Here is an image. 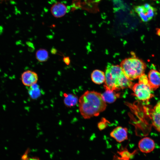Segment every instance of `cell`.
Masks as SVG:
<instances>
[{"mask_svg": "<svg viewBox=\"0 0 160 160\" xmlns=\"http://www.w3.org/2000/svg\"><path fill=\"white\" fill-rule=\"evenodd\" d=\"M65 98L64 102L65 105L67 107H72L75 105L78 102V98L76 96L73 94L64 95Z\"/></svg>", "mask_w": 160, "mask_h": 160, "instance_id": "cell-15", "label": "cell"}, {"mask_svg": "<svg viewBox=\"0 0 160 160\" xmlns=\"http://www.w3.org/2000/svg\"><path fill=\"white\" fill-rule=\"evenodd\" d=\"M157 33L158 35L160 36V28H158L157 29Z\"/></svg>", "mask_w": 160, "mask_h": 160, "instance_id": "cell-23", "label": "cell"}, {"mask_svg": "<svg viewBox=\"0 0 160 160\" xmlns=\"http://www.w3.org/2000/svg\"><path fill=\"white\" fill-rule=\"evenodd\" d=\"M63 60L64 62L67 65H68L70 64V60L69 57H64L63 58Z\"/></svg>", "mask_w": 160, "mask_h": 160, "instance_id": "cell-20", "label": "cell"}, {"mask_svg": "<svg viewBox=\"0 0 160 160\" xmlns=\"http://www.w3.org/2000/svg\"><path fill=\"white\" fill-rule=\"evenodd\" d=\"M21 79L23 84L29 87L36 83L38 80V76L35 72L30 70L24 72L21 75Z\"/></svg>", "mask_w": 160, "mask_h": 160, "instance_id": "cell-6", "label": "cell"}, {"mask_svg": "<svg viewBox=\"0 0 160 160\" xmlns=\"http://www.w3.org/2000/svg\"><path fill=\"white\" fill-rule=\"evenodd\" d=\"M36 57L37 60L40 62L46 61L49 58L48 52L45 49H39L36 52Z\"/></svg>", "mask_w": 160, "mask_h": 160, "instance_id": "cell-16", "label": "cell"}, {"mask_svg": "<svg viewBox=\"0 0 160 160\" xmlns=\"http://www.w3.org/2000/svg\"><path fill=\"white\" fill-rule=\"evenodd\" d=\"M52 53L53 54H55L56 52V49L54 48H53L51 50Z\"/></svg>", "mask_w": 160, "mask_h": 160, "instance_id": "cell-22", "label": "cell"}, {"mask_svg": "<svg viewBox=\"0 0 160 160\" xmlns=\"http://www.w3.org/2000/svg\"><path fill=\"white\" fill-rule=\"evenodd\" d=\"M98 127L100 129H104L106 127V124L105 122H100L98 125Z\"/></svg>", "mask_w": 160, "mask_h": 160, "instance_id": "cell-21", "label": "cell"}, {"mask_svg": "<svg viewBox=\"0 0 160 160\" xmlns=\"http://www.w3.org/2000/svg\"><path fill=\"white\" fill-rule=\"evenodd\" d=\"M121 66L126 76L132 80L138 78L144 73L146 65L142 60L133 57L123 60Z\"/></svg>", "mask_w": 160, "mask_h": 160, "instance_id": "cell-2", "label": "cell"}, {"mask_svg": "<svg viewBox=\"0 0 160 160\" xmlns=\"http://www.w3.org/2000/svg\"><path fill=\"white\" fill-rule=\"evenodd\" d=\"M134 10L142 21L144 22L151 20L155 15L156 12L155 8L147 3L136 6Z\"/></svg>", "mask_w": 160, "mask_h": 160, "instance_id": "cell-5", "label": "cell"}, {"mask_svg": "<svg viewBox=\"0 0 160 160\" xmlns=\"http://www.w3.org/2000/svg\"><path fill=\"white\" fill-rule=\"evenodd\" d=\"M151 118L153 126L160 132V102L157 103L152 109Z\"/></svg>", "mask_w": 160, "mask_h": 160, "instance_id": "cell-11", "label": "cell"}, {"mask_svg": "<svg viewBox=\"0 0 160 160\" xmlns=\"http://www.w3.org/2000/svg\"><path fill=\"white\" fill-rule=\"evenodd\" d=\"M124 73L121 66L108 64L105 72V87L113 91L118 90V80Z\"/></svg>", "mask_w": 160, "mask_h": 160, "instance_id": "cell-3", "label": "cell"}, {"mask_svg": "<svg viewBox=\"0 0 160 160\" xmlns=\"http://www.w3.org/2000/svg\"><path fill=\"white\" fill-rule=\"evenodd\" d=\"M68 7L62 2H56L51 6V12L53 16L55 17H62L68 12Z\"/></svg>", "mask_w": 160, "mask_h": 160, "instance_id": "cell-7", "label": "cell"}, {"mask_svg": "<svg viewBox=\"0 0 160 160\" xmlns=\"http://www.w3.org/2000/svg\"><path fill=\"white\" fill-rule=\"evenodd\" d=\"M28 87V94L30 97L32 99H36L41 95V90L39 86L36 83Z\"/></svg>", "mask_w": 160, "mask_h": 160, "instance_id": "cell-14", "label": "cell"}, {"mask_svg": "<svg viewBox=\"0 0 160 160\" xmlns=\"http://www.w3.org/2000/svg\"><path fill=\"white\" fill-rule=\"evenodd\" d=\"M148 83L152 91L155 90L160 86V71L152 69L148 76Z\"/></svg>", "mask_w": 160, "mask_h": 160, "instance_id": "cell-8", "label": "cell"}, {"mask_svg": "<svg viewBox=\"0 0 160 160\" xmlns=\"http://www.w3.org/2000/svg\"><path fill=\"white\" fill-rule=\"evenodd\" d=\"M127 134V128L118 126L113 130L110 135L117 142L121 143L128 139Z\"/></svg>", "mask_w": 160, "mask_h": 160, "instance_id": "cell-9", "label": "cell"}, {"mask_svg": "<svg viewBox=\"0 0 160 160\" xmlns=\"http://www.w3.org/2000/svg\"><path fill=\"white\" fill-rule=\"evenodd\" d=\"M103 98L106 103H109L115 101L119 97L120 95L116 93L114 91L108 89H105V91L102 94Z\"/></svg>", "mask_w": 160, "mask_h": 160, "instance_id": "cell-12", "label": "cell"}, {"mask_svg": "<svg viewBox=\"0 0 160 160\" xmlns=\"http://www.w3.org/2000/svg\"><path fill=\"white\" fill-rule=\"evenodd\" d=\"M29 150L27 149L21 157V160H41L36 157H30L28 155Z\"/></svg>", "mask_w": 160, "mask_h": 160, "instance_id": "cell-18", "label": "cell"}, {"mask_svg": "<svg viewBox=\"0 0 160 160\" xmlns=\"http://www.w3.org/2000/svg\"><path fill=\"white\" fill-rule=\"evenodd\" d=\"M139 82L149 85L148 76L144 73L141 74L138 77Z\"/></svg>", "mask_w": 160, "mask_h": 160, "instance_id": "cell-19", "label": "cell"}, {"mask_svg": "<svg viewBox=\"0 0 160 160\" xmlns=\"http://www.w3.org/2000/svg\"><path fill=\"white\" fill-rule=\"evenodd\" d=\"M91 79L94 83L101 84L105 82V75L103 72L99 70L94 71L91 74Z\"/></svg>", "mask_w": 160, "mask_h": 160, "instance_id": "cell-13", "label": "cell"}, {"mask_svg": "<svg viewBox=\"0 0 160 160\" xmlns=\"http://www.w3.org/2000/svg\"><path fill=\"white\" fill-rule=\"evenodd\" d=\"M132 89L134 95L140 100L148 101L153 97L149 85L138 82L133 85Z\"/></svg>", "mask_w": 160, "mask_h": 160, "instance_id": "cell-4", "label": "cell"}, {"mask_svg": "<svg viewBox=\"0 0 160 160\" xmlns=\"http://www.w3.org/2000/svg\"><path fill=\"white\" fill-rule=\"evenodd\" d=\"M138 147L142 152L148 153L153 151L155 148L154 141L149 137H145L141 139L138 143Z\"/></svg>", "mask_w": 160, "mask_h": 160, "instance_id": "cell-10", "label": "cell"}, {"mask_svg": "<svg viewBox=\"0 0 160 160\" xmlns=\"http://www.w3.org/2000/svg\"><path fill=\"white\" fill-rule=\"evenodd\" d=\"M135 152L136 151H134L131 153L127 149H124L118 152L120 157H119L117 159L119 160H130Z\"/></svg>", "mask_w": 160, "mask_h": 160, "instance_id": "cell-17", "label": "cell"}, {"mask_svg": "<svg viewBox=\"0 0 160 160\" xmlns=\"http://www.w3.org/2000/svg\"><path fill=\"white\" fill-rule=\"evenodd\" d=\"M79 102L80 112L85 119L98 116L107 106L102 94L94 91L85 92L80 97Z\"/></svg>", "mask_w": 160, "mask_h": 160, "instance_id": "cell-1", "label": "cell"}]
</instances>
